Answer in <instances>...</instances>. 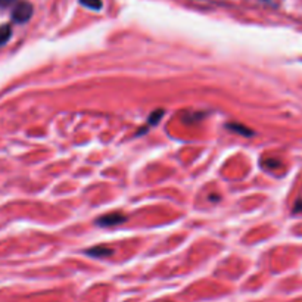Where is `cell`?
Wrapping results in <instances>:
<instances>
[{"instance_id":"obj_1","label":"cell","mask_w":302,"mask_h":302,"mask_svg":"<svg viewBox=\"0 0 302 302\" xmlns=\"http://www.w3.org/2000/svg\"><path fill=\"white\" fill-rule=\"evenodd\" d=\"M33 15V6L27 0H19V2L12 8V19L14 22L24 24L27 22Z\"/></svg>"},{"instance_id":"obj_2","label":"cell","mask_w":302,"mask_h":302,"mask_svg":"<svg viewBox=\"0 0 302 302\" xmlns=\"http://www.w3.org/2000/svg\"><path fill=\"white\" fill-rule=\"evenodd\" d=\"M127 220V217L121 213H111V214H107V215H102L96 220V224L97 226H105V227H111V226H118V224H123L124 221Z\"/></svg>"},{"instance_id":"obj_3","label":"cell","mask_w":302,"mask_h":302,"mask_svg":"<svg viewBox=\"0 0 302 302\" xmlns=\"http://www.w3.org/2000/svg\"><path fill=\"white\" fill-rule=\"evenodd\" d=\"M114 250L108 246H104V245H99V246H94V248H90L86 250V254L94 257V258H105V257H109L112 255Z\"/></svg>"},{"instance_id":"obj_4","label":"cell","mask_w":302,"mask_h":302,"mask_svg":"<svg viewBox=\"0 0 302 302\" xmlns=\"http://www.w3.org/2000/svg\"><path fill=\"white\" fill-rule=\"evenodd\" d=\"M12 37V28L9 24H5V25H0V46L6 44Z\"/></svg>"},{"instance_id":"obj_5","label":"cell","mask_w":302,"mask_h":302,"mask_svg":"<svg viewBox=\"0 0 302 302\" xmlns=\"http://www.w3.org/2000/svg\"><path fill=\"white\" fill-rule=\"evenodd\" d=\"M80 3L89 9H93V11L102 9V0H80Z\"/></svg>"},{"instance_id":"obj_6","label":"cell","mask_w":302,"mask_h":302,"mask_svg":"<svg viewBox=\"0 0 302 302\" xmlns=\"http://www.w3.org/2000/svg\"><path fill=\"white\" fill-rule=\"evenodd\" d=\"M227 128H230V130H233V131H236V133H240V134H243V136H252V134H254V131H250L248 127H245V125H239V124H227Z\"/></svg>"},{"instance_id":"obj_7","label":"cell","mask_w":302,"mask_h":302,"mask_svg":"<svg viewBox=\"0 0 302 302\" xmlns=\"http://www.w3.org/2000/svg\"><path fill=\"white\" fill-rule=\"evenodd\" d=\"M19 0H0V8H14Z\"/></svg>"},{"instance_id":"obj_8","label":"cell","mask_w":302,"mask_h":302,"mask_svg":"<svg viewBox=\"0 0 302 302\" xmlns=\"http://www.w3.org/2000/svg\"><path fill=\"white\" fill-rule=\"evenodd\" d=\"M164 114V111H157L155 114H152L150 115V118H149V123H152V124H157L160 120H161V115Z\"/></svg>"},{"instance_id":"obj_9","label":"cell","mask_w":302,"mask_h":302,"mask_svg":"<svg viewBox=\"0 0 302 302\" xmlns=\"http://www.w3.org/2000/svg\"><path fill=\"white\" fill-rule=\"evenodd\" d=\"M293 213H302V200H298L295 208H293Z\"/></svg>"}]
</instances>
